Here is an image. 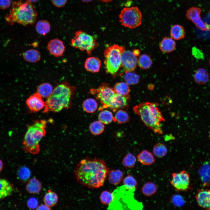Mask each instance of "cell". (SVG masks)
<instances>
[{
	"label": "cell",
	"instance_id": "6da1fadb",
	"mask_svg": "<svg viewBox=\"0 0 210 210\" xmlns=\"http://www.w3.org/2000/svg\"><path fill=\"white\" fill-rule=\"evenodd\" d=\"M109 170L103 160L86 158L77 164L75 176L80 184L90 188H97L103 186Z\"/></svg>",
	"mask_w": 210,
	"mask_h": 210
},
{
	"label": "cell",
	"instance_id": "7a4b0ae2",
	"mask_svg": "<svg viewBox=\"0 0 210 210\" xmlns=\"http://www.w3.org/2000/svg\"><path fill=\"white\" fill-rule=\"evenodd\" d=\"M75 89V87L66 81L58 85L45 102L43 112H58L63 109L70 108L72 104Z\"/></svg>",
	"mask_w": 210,
	"mask_h": 210
},
{
	"label": "cell",
	"instance_id": "3957f363",
	"mask_svg": "<svg viewBox=\"0 0 210 210\" xmlns=\"http://www.w3.org/2000/svg\"><path fill=\"white\" fill-rule=\"evenodd\" d=\"M158 105L157 103L142 102L134 106L133 109L146 126L155 133L162 134L161 124L165 120Z\"/></svg>",
	"mask_w": 210,
	"mask_h": 210
},
{
	"label": "cell",
	"instance_id": "277c9868",
	"mask_svg": "<svg viewBox=\"0 0 210 210\" xmlns=\"http://www.w3.org/2000/svg\"><path fill=\"white\" fill-rule=\"evenodd\" d=\"M37 15V13L32 3L20 0L13 2L5 19L9 24L16 23L26 25L34 24Z\"/></svg>",
	"mask_w": 210,
	"mask_h": 210
},
{
	"label": "cell",
	"instance_id": "5b68a950",
	"mask_svg": "<svg viewBox=\"0 0 210 210\" xmlns=\"http://www.w3.org/2000/svg\"><path fill=\"white\" fill-rule=\"evenodd\" d=\"M48 121L45 120H36L31 125H27L22 142L25 152L33 155L39 152V143L46 134Z\"/></svg>",
	"mask_w": 210,
	"mask_h": 210
},
{
	"label": "cell",
	"instance_id": "8992f818",
	"mask_svg": "<svg viewBox=\"0 0 210 210\" xmlns=\"http://www.w3.org/2000/svg\"><path fill=\"white\" fill-rule=\"evenodd\" d=\"M125 50L124 47L114 44L107 47L104 54V67L107 73L115 76L121 66V57Z\"/></svg>",
	"mask_w": 210,
	"mask_h": 210
},
{
	"label": "cell",
	"instance_id": "52a82bcc",
	"mask_svg": "<svg viewBox=\"0 0 210 210\" xmlns=\"http://www.w3.org/2000/svg\"><path fill=\"white\" fill-rule=\"evenodd\" d=\"M71 45L73 47L81 51H85L89 55L96 48L98 44L93 36L79 30L76 32L74 38L71 39Z\"/></svg>",
	"mask_w": 210,
	"mask_h": 210
},
{
	"label": "cell",
	"instance_id": "ba28073f",
	"mask_svg": "<svg viewBox=\"0 0 210 210\" xmlns=\"http://www.w3.org/2000/svg\"><path fill=\"white\" fill-rule=\"evenodd\" d=\"M142 14L136 7H125L119 15L121 24L126 27L133 29L140 26L141 23Z\"/></svg>",
	"mask_w": 210,
	"mask_h": 210
},
{
	"label": "cell",
	"instance_id": "9c48e42d",
	"mask_svg": "<svg viewBox=\"0 0 210 210\" xmlns=\"http://www.w3.org/2000/svg\"><path fill=\"white\" fill-rule=\"evenodd\" d=\"M90 93L94 96L102 105L103 108H109L116 94L113 88L105 83L102 84L97 88H91Z\"/></svg>",
	"mask_w": 210,
	"mask_h": 210
},
{
	"label": "cell",
	"instance_id": "30bf717a",
	"mask_svg": "<svg viewBox=\"0 0 210 210\" xmlns=\"http://www.w3.org/2000/svg\"><path fill=\"white\" fill-rule=\"evenodd\" d=\"M170 183L178 191H186L189 188L190 178L188 174L185 170L179 173H173Z\"/></svg>",
	"mask_w": 210,
	"mask_h": 210
},
{
	"label": "cell",
	"instance_id": "8fae6325",
	"mask_svg": "<svg viewBox=\"0 0 210 210\" xmlns=\"http://www.w3.org/2000/svg\"><path fill=\"white\" fill-rule=\"evenodd\" d=\"M201 12L200 8L198 7H192L187 12V18L191 21L197 27L202 31L210 30V25L204 23L201 20L200 15Z\"/></svg>",
	"mask_w": 210,
	"mask_h": 210
},
{
	"label": "cell",
	"instance_id": "7c38bea8",
	"mask_svg": "<svg viewBox=\"0 0 210 210\" xmlns=\"http://www.w3.org/2000/svg\"><path fill=\"white\" fill-rule=\"evenodd\" d=\"M137 59L133 52L125 50L121 57V66L125 72H132L136 69Z\"/></svg>",
	"mask_w": 210,
	"mask_h": 210
},
{
	"label": "cell",
	"instance_id": "4fadbf2b",
	"mask_svg": "<svg viewBox=\"0 0 210 210\" xmlns=\"http://www.w3.org/2000/svg\"><path fill=\"white\" fill-rule=\"evenodd\" d=\"M47 49L50 53L56 57L63 56L65 47L61 40L55 38L50 40L48 43Z\"/></svg>",
	"mask_w": 210,
	"mask_h": 210
},
{
	"label": "cell",
	"instance_id": "5bb4252c",
	"mask_svg": "<svg viewBox=\"0 0 210 210\" xmlns=\"http://www.w3.org/2000/svg\"><path fill=\"white\" fill-rule=\"evenodd\" d=\"M38 93L30 96L26 101V104L29 110L32 112L38 111L44 108L45 102Z\"/></svg>",
	"mask_w": 210,
	"mask_h": 210
},
{
	"label": "cell",
	"instance_id": "9a60e30c",
	"mask_svg": "<svg viewBox=\"0 0 210 210\" xmlns=\"http://www.w3.org/2000/svg\"><path fill=\"white\" fill-rule=\"evenodd\" d=\"M130 97L123 96L116 93L109 108L113 112H116L118 109L128 108Z\"/></svg>",
	"mask_w": 210,
	"mask_h": 210
},
{
	"label": "cell",
	"instance_id": "2e32d148",
	"mask_svg": "<svg viewBox=\"0 0 210 210\" xmlns=\"http://www.w3.org/2000/svg\"><path fill=\"white\" fill-rule=\"evenodd\" d=\"M196 199L199 206L207 209H210V189L202 190L198 192Z\"/></svg>",
	"mask_w": 210,
	"mask_h": 210
},
{
	"label": "cell",
	"instance_id": "e0dca14e",
	"mask_svg": "<svg viewBox=\"0 0 210 210\" xmlns=\"http://www.w3.org/2000/svg\"><path fill=\"white\" fill-rule=\"evenodd\" d=\"M101 64V61L98 58L90 57L86 60L85 62L84 67L88 71L96 73L99 71Z\"/></svg>",
	"mask_w": 210,
	"mask_h": 210
},
{
	"label": "cell",
	"instance_id": "ac0fdd59",
	"mask_svg": "<svg viewBox=\"0 0 210 210\" xmlns=\"http://www.w3.org/2000/svg\"><path fill=\"white\" fill-rule=\"evenodd\" d=\"M14 189L13 185L8 180L0 178V199L11 195Z\"/></svg>",
	"mask_w": 210,
	"mask_h": 210
},
{
	"label": "cell",
	"instance_id": "d6986e66",
	"mask_svg": "<svg viewBox=\"0 0 210 210\" xmlns=\"http://www.w3.org/2000/svg\"><path fill=\"white\" fill-rule=\"evenodd\" d=\"M138 161L141 164L146 166L152 164L155 161L153 154L146 150H144L137 155Z\"/></svg>",
	"mask_w": 210,
	"mask_h": 210
},
{
	"label": "cell",
	"instance_id": "ffe728a7",
	"mask_svg": "<svg viewBox=\"0 0 210 210\" xmlns=\"http://www.w3.org/2000/svg\"><path fill=\"white\" fill-rule=\"evenodd\" d=\"M176 43L174 39L170 37H166L160 42L159 47L162 52L169 53L173 51L176 48Z\"/></svg>",
	"mask_w": 210,
	"mask_h": 210
},
{
	"label": "cell",
	"instance_id": "44dd1931",
	"mask_svg": "<svg viewBox=\"0 0 210 210\" xmlns=\"http://www.w3.org/2000/svg\"><path fill=\"white\" fill-rule=\"evenodd\" d=\"M23 57L25 61L34 63L40 60L41 55L38 50L34 49H30L26 50L23 53Z\"/></svg>",
	"mask_w": 210,
	"mask_h": 210
},
{
	"label": "cell",
	"instance_id": "7402d4cb",
	"mask_svg": "<svg viewBox=\"0 0 210 210\" xmlns=\"http://www.w3.org/2000/svg\"><path fill=\"white\" fill-rule=\"evenodd\" d=\"M194 79L197 84L203 85L208 81L209 76L206 71L203 68H201L196 71L194 76Z\"/></svg>",
	"mask_w": 210,
	"mask_h": 210
},
{
	"label": "cell",
	"instance_id": "603a6c76",
	"mask_svg": "<svg viewBox=\"0 0 210 210\" xmlns=\"http://www.w3.org/2000/svg\"><path fill=\"white\" fill-rule=\"evenodd\" d=\"M108 176L109 183L112 185H116L119 184L122 181L124 174L119 169L112 170L109 171Z\"/></svg>",
	"mask_w": 210,
	"mask_h": 210
},
{
	"label": "cell",
	"instance_id": "cb8c5ba5",
	"mask_svg": "<svg viewBox=\"0 0 210 210\" xmlns=\"http://www.w3.org/2000/svg\"><path fill=\"white\" fill-rule=\"evenodd\" d=\"M42 186L40 181L35 178L30 179L27 183L26 188L27 191L32 194L38 193L40 191Z\"/></svg>",
	"mask_w": 210,
	"mask_h": 210
},
{
	"label": "cell",
	"instance_id": "d4e9b609",
	"mask_svg": "<svg viewBox=\"0 0 210 210\" xmlns=\"http://www.w3.org/2000/svg\"><path fill=\"white\" fill-rule=\"evenodd\" d=\"M116 93L121 96L127 97L130 96L128 85L125 82H120L116 83L113 87Z\"/></svg>",
	"mask_w": 210,
	"mask_h": 210
},
{
	"label": "cell",
	"instance_id": "484cf974",
	"mask_svg": "<svg viewBox=\"0 0 210 210\" xmlns=\"http://www.w3.org/2000/svg\"><path fill=\"white\" fill-rule=\"evenodd\" d=\"M36 30L39 34L45 36L50 31V25L49 22L46 20H39L35 27Z\"/></svg>",
	"mask_w": 210,
	"mask_h": 210
},
{
	"label": "cell",
	"instance_id": "4316f807",
	"mask_svg": "<svg viewBox=\"0 0 210 210\" xmlns=\"http://www.w3.org/2000/svg\"><path fill=\"white\" fill-rule=\"evenodd\" d=\"M52 85L49 83H45L39 85L37 88V92L39 93L42 97L48 98L53 91Z\"/></svg>",
	"mask_w": 210,
	"mask_h": 210
},
{
	"label": "cell",
	"instance_id": "83f0119b",
	"mask_svg": "<svg viewBox=\"0 0 210 210\" xmlns=\"http://www.w3.org/2000/svg\"><path fill=\"white\" fill-rule=\"evenodd\" d=\"M170 35L173 39L176 40L183 38L185 31L183 27L179 24L173 25L170 30Z\"/></svg>",
	"mask_w": 210,
	"mask_h": 210
},
{
	"label": "cell",
	"instance_id": "f1b7e54d",
	"mask_svg": "<svg viewBox=\"0 0 210 210\" xmlns=\"http://www.w3.org/2000/svg\"><path fill=\"white\" fill-rule=\"evenodd\" d=\"M82 107L85 112L89 113H92L97 110L98 107V104L94 99L88 98L83 102Z\"/></svg>",
	"mask_w": 210,
	"mask_h": 210
},
{
	"label": "cell",
	"instance_id": "f546056e",
	"mask_svg": "<svg viewBox=\"0 0 210 210\" xmlns=\"http://www.w3.org/2000/svg\"><path fill=\"white\" fill-rule=\"evenodd\" d=\"M58 201V197L57 194L49 190L44 197V202L45 204L49 207L55 205Z\"/></svg>",
	"mask_w": 210,
	"mask_h": 210
},
{
	"label": "cell",
	"instance_id": "4dcf8cb0",
	"mask_svg": "<svg viewBox=\"0 0 210 210\" xmlns=\"http://www.w3.org/2000/svg\"><path fill=\"white\" fill-rule=\"evenodd\" d=\"M99 120L104 124H108L113 121H115L112 113L108 110H104L101 111L98 116Z\"/></svg>",
	"mask_w": 210,
	"mask_h": 210
},
{
	"label": "cell",
	"instance_id": "1f68e13d",
	"mask_svg": "<svg viewBox=\"0 0 210 210\" xmlns=\"http://www.w3.org/2000/svg\"><path fill=\"white\" fill-rule=\"evenodd\" d=\"M157 187L153 183L148 182L145 183L141 188L142 193L145 196H150L154 195L156 192Z\"/></svg>",
	"mask_w": 210,
	"mask_h": 210
},
{
	"label": "cell",
	"instance_id": "d6a6232c",
	"mask_svg": "<svg viewBox=\"0 0 210 210\" xmlns=\"http://www.w3.org/2000/svg\"><path fill=\"white\" fill-rule=\"evenodd\" d=\"M139 66L142 69H146L150 68L152 64L150 57L148 55L143 54L141 55L137 60Z\"/></svg>",
	"mask_w": 210,
	"mask_h": 210
},
{
	"label": "cell",
	"instance_id": "836d02e7",
	"mask_svg": "<svg viewBox=\"0 0 210 210\" xmlns=\"http://www.w3.org/2000/svg\"><path fill=\"white\" fill-rule=\"evenodd\" d=\"M167 149L165 145L162 143H158L155 145L153 149L154 155L158 158H162L166 155Z\"/></svg>",
	"mask_w": 210,
	"mask_h": 210
},
{
	"label": "cell",
	"instance_id": "e575fe53",
	"mask_svg": "<svg viewBox=\"0 0 210 210\" xmlns=\"http://www.w3.org/2000/svg\"><path fill=\"white\" fill-rule=\"evenodd\" d=\"M89 129L92 134L97 135L101 134L104 132V124L99 120L96 121L90 125Z\"/></svg>",
	"mask_w": 210,
	"mask_h": 210
},
{
	"label": "cell",
	"instance_id": "d590c367",
	"mask_svg": "<svg viewBox=\"0 0 210 210\" xmlns=\"http://www.w3.org/2000/svg\"><path fill=\"white\" fill-rule=\"evenodd\" d=\"M132 72L126 73L124 76V80L128 85L136 84L139 81V76Z\"/></svg>",
	"mask_w": 210,
	"mask_h": 210
},
{
	"label": "cell",
	"instance_id": "8d00e7d4",
	"mask_svg": "<svg viewBox=\"0 0 210 210\" xmlns=\"http://www.w3.org/2000/svg\"><path fill=\"white\" fill-rule=\"evenodd\" d=\"M115 121L119 124L126 123L129 121L130 117L125 110L120 109L117 111L114 117Z\"/></svg>",
	"mask_w": 210,
	"mask_h": 210
},
{
	"label": "cell",
	"instance_id": "74e56055",
	"mask_svg": "<svg viewBox=\"0 0 210 210\" xmlns=\"http://www.w3.org/2000/svg\"><path fill=\"white\" fill-rule=\"evenodd\" d=\"M136 160L135 156L132 153H129L125 155L122 162L123 166L126 168H132L134 166Z\"/></svg>",
	"mask_w": 210,
	"mask_h": 210
},
{
	"label": "cell",
	"instance_id": "f35d334b",
	"mask_svg": "<svg viewBox=\"0 0 210 210\" xmlns=\"http://www.w3.org/2000/svg\"><path fill=\"white\" fill-rule=\"evenodd\" d=\"M124 186L127 189L135 190L136 189L137 183L135 178L132 176L129 175L123 180Z\"/></svg>",
	"mask_w": 210,
	"mask_h": 210
},
{
	"label": "cell",
	"instance_id": "ab89813d",
	"mask_svg": "<svg viewBox=\"0 0 210 210\" xmlns=\"http://www.w3.org/2000/svg\"><path fill=\"white\" fill-rule=\"evenodd\" d=\"M19 179L22 181L27 180L30 176L31 172L29 169L26 166L20 167L17 172Z\"/></svg>",
	"mask_w": 210,
	"mask_h": 210
},
{
	"label": "cell",
	"instance_id": "60d3db41",
	"mask_svg": "<svg viewBox=\"0 0 210 210\" xmlns=\"http://www.w3.org/2000/svg\"><path fill=\"white\" fill-rule=\"evenodd\" d=\"M113 198V194L107 191H103L100 196V199L101 203L105 205H108L111 203Z\"/></svg>",
	"mask_w": 210,
	"mask_h": 210
},
{
	"label": "cell",
	"instance_id": "b9f144b4",
	"mask_svg": "<svg viewBox=\"0 0 210 210\" xmlns=\"http://www.w3.org/2000/svg\"><path fill=\"white\" fill-rule=\"evenodd\" d=\"M200 174L203 182L208 181L210 180V165L207 164L203 166L200 171Z\"/></svg>",
	"mask_w": 210,
	"mask_h": 210
},
{
	"label": "cell",
	"instance_id": "7bdbcfd3",
	"mask_svg": "<svg viewBox=\"0 0 210 210\" xmlns=\"http://www.w3.org/2000/svg\"><path fill=\"white\" fill-rule=\"evenodd\" d=\"M171 201L174 206L178 207L182 206L185 203L183 197L178 194L173 195L171 198Z\"/></svg>",
	"mask_w": 210,
	"mask_h": 210
},
{
	"label": "cell",
	"instance_id": "ee69618b",
	"mask_svg": "<svg viewBox=\"0 0 210 210\" xmlns=\"http://www.w3.org/2000/svg\"><path fill=\"white\" fill-rule=\"evenodd\" d=\"M27 205L28 207L30 209H34L36 208L38 206V201L34 197L29 198L27 202Z\"/></svg>",
	"mask_w": 210,
	"mask_h": 210
},
{
	"label": "cell",
	"instance_id": "f6af8a7d",
	"mask_svg": "<svg viewBox=\"0 0 210 210\" xmlns=\"http://www.w3.org/2000/svg\"><path fill=\"white\" fill-rule=\"evenodd\" d=\"M51 1L54 6L60 8L63 7L66 4L67 0H51Z\"/></svg>",
	"mask_w": 210,
	"mask_h": 210
},
{
	"label": "cell",
	"instance_id": "bcb514c9",
	"mask_svg": "<svg viewBox=\"0 0 210 210\" xmlns=\"http://www.w3.org/2000/svg\"><path fill=\"white\" fill-rule=\"evenodd\" d=\"M11 0H0V9H5L9 8L11 4Z\"/></svg>",
	"mask_w": 210,
	"mask_h": 210
},
{
	"label": "cell",
	"instance_id": "7dc6e473",
	"mask_svg": "<svg viewBox=\"0 0 210 210\" xmlns=\"http://www.w3.org/2000/svg\"><path fill=\"white\" fill-rule=\"evenodd\" d=\"M36 210H51V209L50 207L46 204H41L37 207L36 208Z\"/></svg>",
	"mask_w": 210,
	"mask_h": 210
},
{
	"label": "cell",
	"instance_id": "c3c4849f",
	"mask_svg": "<svg viewBox=\"0 0 210 210\" xmlns=\"http://www.w3.org/2000/svg\"><path fill=\"white\" fill-rule=\"evenodd\" d=\"M133 52V54L136 56H137L139 55L140 53V52L138 50L135 49L134 50Z\"/></svg>",
	"mask_w": 210,
	"mask_h": 210
},
{
	"label": "cell",
	"instance_id": "681fc988",
	"mask_svg": "<svg viewBox=\"0 0 210 210\" xmlns=\"http://www.w3.org/2000/svg\"><path fill=\"white\" fill-rule=\"evenodd\" d=\"M4 166V164L2 161L0 159V172L2 171Z\"/></svg>",
	"mask_w": 210,
	"mask_h": 210
},
{
	"label": "cell",
	"instance_id": "f907efd6",
	"mask_svg": "<svg viewBox=\"0 0 210 210\" xmlns=\"http://www.w3.org/2000/svg\"><path fill=\"white\" fill-rule=\"evenodd\" d=\"M38 0H26V1L32 3H35Z\"/></svg>",
	"mask_w": 210,
	"mask_h": 210
},
{
	"label": "cell",
	"instance_id": "816d5d0a",
	"mask_svg": "<svg viewBox=\"0 0 210 210\" xmlns=\"http://www.w3.org/2000/svg\"><path fill=\"white\" fill-rule=\"evenodd\" d=\"M102 1L104 2L108 3L112 1V0H99Z\"/></svg>",
	"mask_w": 210,
	"mask_h": 210
},
{
	"label": "cell",
	"instance_id": "f5cc1de1",
	"mask_svg": "<svg viewBox=\"0 0 210 210\" xmlns=\"http://www.w3.org/2000/svg\"><path fill=\"white\" fill-rule=\"evenodd\" d=\"M92 0H81L84 3H88L92 1Z\"/></svg>",
	"mask_w": 210,
	"mask_h": 210
},
{
	"label": "cell",
	"instance_id": "db71d44e",
	"mask_svg": "<svg viewBox=\"0 0 210 210\" xmlns=\"http://www.w3.org/2000/svg\"><path fill=\"white\" fill-rule=\"evenodd\" d=\"M209 64H210V60H209Z\"/></svg>",
	"mask_w": 210,
	"mask_h": 210
},
{
	"label": "cell",
	"instance_id": "11a10c76",
	"mask_svg": "<svg viewBox=\"0 0 210 210\" xmlns=\"http://www.w3.org/2000/svg\"><path fill=\"white\" fill-rule=\"evenodd\" d=\"M209 13H210V11H209Z\"/></svg>",
	"mask_w": 210,
	"mask_h": 210
}]
</instances>
